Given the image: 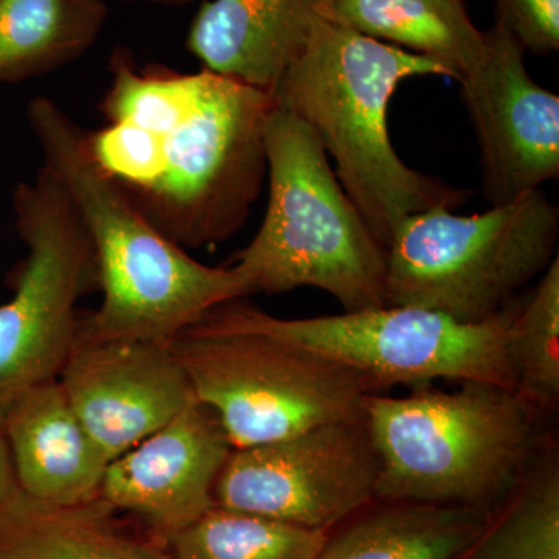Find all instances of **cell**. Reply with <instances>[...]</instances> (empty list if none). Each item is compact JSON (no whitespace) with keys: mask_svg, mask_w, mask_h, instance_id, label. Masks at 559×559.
<instances>
[{"mask_svg":"<svg viewBox=\"0 0 559 559\" xmlns=\"http://www.w3.org/2000/svg\"><path fill=\"white\" fill-rule=\"evenodd\" d=\"M455 559H559V457L544 441L520 481Z\"/></svg>","mask_w":559,"mask_h":559,"instance_id":"20","label":"cell"},{"mask_svg":"<svg viewBox=\"0 0 559 559\" xmlns=\"http://www.w3.org/2000/svg\"><path fill=\"white\" fill-rule=\"evenodd\" d=\"M509 355L514 392L544 419L559 404V260L540 275L511 322Z\"/></svg>","mask_w":559,"mask_h":559,"instance_id":"22","label":"cell"},{"mask_svg":"<svg viewBox=\"0 0 559 559\" xmlns=\"http://www.w3.org/2000/svg\"><path fill=\"white\" fill-rule=\"evenodd\" d=\"M329 532L215 506L165 539L171 559H316Z\"/></svg>","mask_w":559,"mask_h":559,"instance_id":"21","label":"cell"},{"mask_svg":"<svg viewBox=\"0 0 559 559\" xmlns=\"http://www.w3.org/2000/svg\"><path fill=\"white\" fill-rule=\"evenodd\" d=\"M106 20L105 0H0V84L24 83L80 60Z\"/></svg>","mask_w":559,"mask_h":559,"instance_id":"18","label":"cell"},{"mask_svg":"<svg viewBox=\"0 0 559 559\" xmlns=\"http://www.w3.org/2000/svg\"><path fill=\"white\" fill-rule=\"evenodd\" d=\"M130 2L156 3V5L164 7H183L189 5L193 0H130Z\"/></svg>","mask_w":559,"mask_h":559,"instance_id":"25","label":"cell"},{"mask_svg":"<svg viewBox=\"0 0 559 559\" xmlns=\"http://www.w3.org/2000/svg\"><path fill=\"white\" fill-rule=\"evenodd\" d=\"M366 425L380 460L377 499L485 510L520 481L544 440V418L514 390L462 382L369 393Z\"/></svg>","mask_w":559,"mask_h":559,"instance_id":"4","label":"cell"},{"mask_svg":"<svg viewBox=\"0 0 559 559\" xmlns=\"http://www.w3.org/2000/svg\"><path fill=\"white\" fill-rule=\"evenodd\" d=\"M109 73L106 124L86 134L95 164L180 248L229 240L263 186L274 95L204 68H139L127 47Z\"/></svg>","mask_w":559,"mask_h":559,"instance_id":"1","label":"cell"},{"mask_svg":"<svg viewBox=\"0 0 559 559\" xmlns=\"http://www.w3.org/2000/svg\"><path fill=\"white\" fill-rule=\"evenodd\" d=\"M460 2H465V0H460Z\"/></svg>","mask_w":559,"mask_h":559,"instance_id":"26","label":"cell"},{"mask_svg":"<svg viewBox=\"0 0 559 559\" xmlns=\"http://www.w3.org/2000/svg\"><path fill=\"white\" fill-rule=\"evenodd\" d=\"M231 450L218 417L194 399L109 463L100 499L140 518L165 540L216 506V481Z\"/></svg>","mask_w":559,"mask_h":559,"instance_id":"13","label":"cell"},{"mask_svg":"<svg viewBox=\"0 0 559 559\" xmlns=\"http://www.w3.org/2000/svg\"><path fill=\"white\" fill-rule=\"evenodd\" d=\"M0 428L25 496L60 509L100 499L109 460L76 417L58 378L11 401Z\"/></svg>","mask_w":559,"mask_h":559,"instance_id":"14","label":"cell"},{"mask_svg":"<svg viewBox=\"0 0 559 559\" xmlns=\"http://www.w3.org/2000/svg\"><path fill=\"white\" fill-rule=\"evenodd\" d=\"M264 153L270 202L234 264L248 296L316 288L347 312L388 307L384 246L345 193L310 124L275 105Z\"/></svg>","mask_w":559,"mask_h":559,"instance_id":"5","label":"cell"},{"mask_svg":"<svg viewBox=\"0 0 559 559\" xmlns=\"http://www.w3.org/2000/svg\"><path fill=\"white\" fill-rule=\"evenodd\" d=\"M428 75L450 79L439 62L319 16L275 91L280 108L322 140L341 186L384 249L412 213L469 200L468 191L415 170L393 148L390 100L403 81Z\"/></svg>","mask_w":559,"mask_h":559,"instance_id":"3","label":"cell"},{"mask_svg":"<svg viewBox=\"0 0 559 559\" xmlns=\"http://www.w3.org/2000/svg\"><path fill=\"white\" fill-rule=\"evenodd\" d=\"M518 305L511 301L487 322L462 323L440 312L392 305L323 318L283 319L231 300L201 320L219 329L260 331L318 353L358 374L370 393L437 380L514 390L509 337Z\"/></svg>","mask_w":559,"mask_h":559,"instance_id":"7","label":"cell"},{"mask_svg":"<svg viewBox=\"0 0 559 559\" xmlns=\"http://www.w3.org/2000/svg\"><path fill=\"white\" fill-rule=\"evenodd\" d=\"M28 127L80 213L97 259L100 308L80 318L76 340L171 345L219 305L248 297L231 267H212L150 223L95 164L87 131L57 102L35 97Z\"/></svg>","mask_w":559,"mask_h":559,"instance_id":"2","label":"cell"},{"mask_svg":"<svg viewBox=\"0 0 559 559\" xmlns=\"http://www.w3.org/2000/svg\"><path fill=\"white\" fill-rule=\"evenodd\" d=\"M325 2L210 0L191 22L187 49L202 68L275 95Z\"/></svg>","mask_w":559,"mask_h":559,"instance_id":"15","label":"cell"},{"mask_svg":"<svg viewBox=\"0 0 559 559\" xmlns=\"http://www.w3.org/2000/svg\"><path fill=\"white\" fill-rule=\"evenodd\" d=\"M319 16L439 62L459 83L487 55L485 33L460 0H326Z\"/></svg>","mask_w":559,"mask_h":559,"instance_id":"16","label":"cell"},{"mask_svg":"<svg viewBox=\"0 0 559 559\" xmlns=\"http://www.w3.org/2000/svg\"><path fill=\"white\" fill-rule=\"evenodd\" d=\"M24 492L20 488L14 474L13 462L7 444L5 436L0 428V516L20 502Z\"/></svg>","mask_w":559,"mask_h":559,"instance_id":"24","label":"cell"},{"mask_svg":"<svg viewBox=\"0 0 559 559\" xmlns=\"http://www.w3.org/2000/svg\"><path fill=\"white\" fill-rule=\"evenodd\" d=\"M496 22L525 51L549 55L559 49V0H496Z\"/></svg>","mask_w":559,"mask_h":559,"instance_id":"23","label":"cell"},{"mask_svg":"<svg viewBox=\"0 0 559 559\" xmlns=\"http://www.w3.org/2000/svg\"><path fill=\"white\" fill-rule=\"evenodd\" d=\"M487 516L469 507L389 502L330 536L316 559H455Z\"/></svg>","mask_w":559,"mask_h":559,"instance_id":"19","label":"cell"},{"mask_svg":"<svg viewBox=\"0 0 559 559\" xmlns=\"http://www.w3.org/2000/svg\"><path fill=\"white\" fill-rule=\"evenodd\" d=\"M487 55L460 81L479 146L491 205L516 200L559 176V97L532 79L520 40L495 22Z\"/></svg>","mask_w":559,"mask_h":559,"instance_id":"11","label":"cell"},{"mask_svg":"<svg viewBox=\"0 0 559 559\" xmlns=\"http://www.w3.org/2000/svg\"><path fill=\"white\" fill-rule=\"evenodd\" d=\"M558 237L559 210L540 189L476 215L412 213L385 248L388 305L487 322L557 259Z\"/></svg>","mask_w":559,"mask_h":559,"instance_id":"6","label":"cell"},{"mask_svg":"<svg viewBox=\"0 0 559 559\" xmlns=\"http://www.w3.org/2000/svg\"><path fill=\"white\" fill-rule=\"evenodd\" d=\"M58 382L109 463L194 400L171 345L153 342L75 340Z\"/></svg>","mask_w":559,"mask_h":559,"instance_id":"12","label":"cell"},{"mask_svg":"<svg viewBox=\"0 0 559 559\" xmlns=\"http://www.w3.org/2000/svg\"><path fill=\"white\" fill-rule=\"evenodd\" d=\"M380 460L366 419L231 450L215 503L297 527L323 530L377 499Z\"/></svg>","mask_w":559,"mask_h":559,"instance_id":"10","label":"cell"},{"mask_svg":"<svg viewBox=\"0 0 559 559\" xmlns=\"http://www.w3.org/2000/svg\"><path fill=\"white\" fill-rule=\"evenodd\" d=\"M11 205L27 257L0 305V417L25 390L57 380L79 333L76 305L98 288L90 234L49 168L21 182Z\"/></svg>","mask_w":559,"mask_h":559,"instance_id":"9","label":"cell"},{"mask_svg":"<svg viewBox=\"0 0 559 559\" xmlns=\"http://www.w3.org/2000/svg\"><path fill=\"white\" fill-rule=\"evenodd\" d=\"M112 511L102 499L60 509L24 495L0 516V559H171L117 528Z\"/></svg>","mask_w":559,"mask_h":559,"instance_id":"17","label":"cell"},{"mask_svg":"<svg viewBox=\"0 0 559 559\" xmlns=\"http://www.w3.org/2000/svg\"><path fill=\"white\" fill-rule=\"evenodd\" d=\"M171 348L234 450L366 419L370 390L358 374L270 334L200 320Z\"/></svg>","mask_w":559,"mask_h":559,"instance_id":"8","label":"cell"}]
</instances>
